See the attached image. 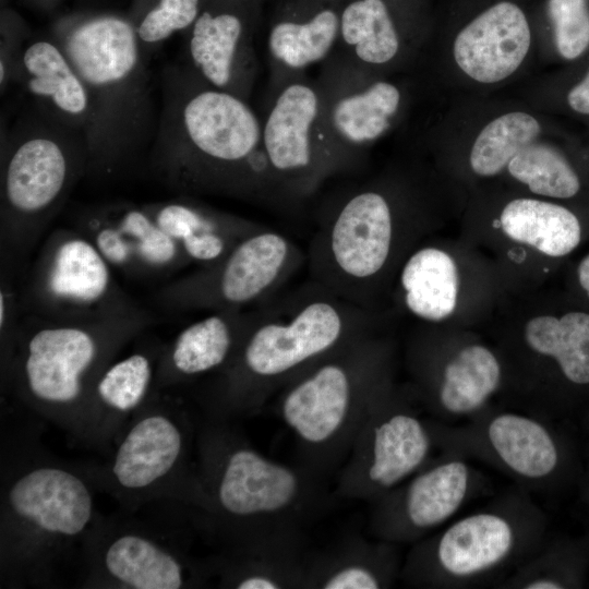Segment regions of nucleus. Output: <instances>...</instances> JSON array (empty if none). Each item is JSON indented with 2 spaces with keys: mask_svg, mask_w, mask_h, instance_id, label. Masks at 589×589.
Wrapping results in <instances>:
<instances>
[{
  "mask_svg": "<svg viewBox=\"0 0 589 589\" xmlns=\"http://www.w3.org/2000/svg\"><path fill=\"white\" fill-rule=\"evenodd\" d=\"M152 163L184 192L278 199L262 147L261 118L245 100L211 86L188 65L164 73Z\"/></svg>",
  "mask_w": 589,
  "mask_h": 589,
  "instance_id": "1",
  "label": "nucleus"
},
{
  "mask_svg": "<svg viewBox=\"0 0 589 589\" xmlns=\"http://www.w3.org/2000/svg\"><path fill=\"white\" fill-rule=\"evenodd\" d=\"M366 333L368 310L313 281L263 303L233 358L216 373V414L257 413L299 374Z\"/></svg>",
  "mask_w": 589,
  "mask_h": 589,
  "instance_id": "2",
  "label": "nucleus"
},
{
  "mask_svg": "<svg viewBox=\"0 0 589 589\" xmlns=\"http://www.w3.org/2000/svg\"><path fill=\"white\" fill-rule=\"evenodd\" d=\"M200 454L199 507L229 543L305 532L337 498L329 479L265 456L217 414Z\"/></svg>",
  "mask_w": 589,
  "mask_h": 589,
  "instance_id": "3",
  "label": "nucleus"
},
{
  "mask_svg": "<svg viewBox=\"0 0 589 589\" xmlns=\"http://www.w3.org/2000/svg\"><path fill=\"white\" fill-rule=\"evenodd\" d=\"M55 40L83 80L92 106L87 170L110 175L153 135L151 77L133 24L99 15L58 31Z\"/></svg>",
  "mask_w": 589,
  "mask_h": 589,
  "instance_id": "4",
  "label": "nucleus"
},
{
  "mask_svg": "<svg viewBox=\"0 0 589 589\" xmlns=\"http://www.w3.org/2000/svg\"><path fill=\"white\" fill-rule=\"evenodd\" d=\"M393 387L388 348L366 333L299 374L275 395L298 462L329 479L371 411Z\"/></svg>",
  "mask_w": 589,
  "mask_h": 589,
  "instance_id": "5",
  "label": "nucleus"
},
{
  "mask_svg": "<svg viewBox=\"0 0 589 589\" xmlns=\"http://www.w3.org/2000/svg\"><path fill=\"white\" fill-rule=\"evenodd\" d=\"M549 519L520 488L411 544L399 581L424 589L495 588L548 538Z\"/></svg>",
  "mask_w": 589,
  "mask_h": 589,
  "instance_id": "6",
  "label": "nucleus"
},
{
  "mask_svg": "<svg viewBox=\"0 0 589 589\" xmlns=\"http://www.w3.org/2000/svg\"><path fill=\"white\" fill-rule=\"evenodd\" d=\"M152 316L136 308L89 320H52L29 314L15 336L14 375L22 395L39 409L89 410L103 370Z\"/></svg>",
  "mask_w": 589,
  "mask_h": 589,
  "instance_id": "7",
  "label": "nucleus"
},
{
  "mask_svg": "<svg viewBox=\"0 0 589 589\" xmlns=\"http://www.w3.org/2000/svg\"><path fill=\"white\" fill-rule=\"evenodd\" d=\"M79 134L41 115L10 134L1 156V242L32 245L87 170Z\"/></svg>",
  "mask_w": 589,
  "mask_h": 589,
  "instance_id": "8",
  "label": "nucleus"
},
{
  "mask_svg": "<svg viewBox=\"0 0 589 589\" xmlns=\"http://www.w3.org/2000/svg\"><path fill=\"white\" fill-rule=\"evenodd\" d=\"M433 430L440 452L483 462L530 493L556 492L582 473L572 441L540 417L486 407L459 423L433 418Z\"/></svg>",
  "mask_w": 589,
  "mask_h": 589,
  "instance_id": "9",
  "label": "nucleus"
},
{
  "mask_svg": "<svg viewBox=\"0 0 589 589\" xmlns=\"http://www.w3.org/2000/svg\"><path fill=\"white\" fill-rule=\"evenodd\" d=\"M396 221L387 196L352 189L325 214L311 239V281L362 309L392 260Z\"/></svg>",
  "mask_w": 589,
  "mask_h": 589,
  "instance_id": "10",
  "label": "nucleus"
},
{
  "mask_svg": "<svg viewBox=\"0 0 589 589\" xmlns=\"http://www.w3.org/2000/svg\"><path fill=\"white\" fill-rule=\"evenodd\" d=\"M304 260L294 241L265 226L242 239L218 262L163 287L156 300L173 311L260 306L273 298Z\"/></svg>",
  "mask_w": 589,
  "mask_h": 589,
  "instance_id": "11",
  "label": "nucleus"
},
{
  "mask_svg": "<svg viewBox=\"0 0 589 589\" xmlns=\"http://www.w3.org/2000/svg\"><path fill=\"white\" fill-rule=\"evenodd\" d=\"M440 453L433 418L392 387L361 426L336 474L337 498L372 503Z\"/></svg>",
  "mask_w": 589,
  "mask_h": 589,
  "instance_id": "12",
  "label": "nucleus"
},
{
  "mask_svg": "<svg viewBox=\"0 0 589 589\" xmlns=\"http://www.w3.org/2000/svg\"><path fill=\"white\" fill-rule=\"evenodd\" d=\"M261 124L262 147L280 200L308 196L348 168L326 129L318 85L302 74L276 85Z\"/></svg>",
  "mask_w": 589,
  "mask_h": 589,
  "instance_id": "13",
  "label": "nucleus"
},
{
  "mask_svg": "<svg viewBox=\"0 0 589 589\" xmlns=\"http://www.w3.org/2000/svg\"><path fill=\"white\" fill-rule=\"evenodd\" d=\"M26 304L29 314L52 320L99 318L137 308L80 229H58L45 241L29 277Z\"/></svg>",
  "mask_w": 589,
  "mask_h": 589,
  "instance_id": "14",
  "label": "nucleus"
},
{
  "mask_svg": "<svg viewBox=\"0 0 589 589\" xmlns=\"http://www.w3.org/2000/svg\"><path fill=\"white\" fill-rule=\"evenodd\" d=\"M488 486V478L470 459L440 452L406 481L370 503L369 529L376 539L412 544L449 522Z\"/></svg>",
  "mask_w": 589,
  "mask_h": 589,
  "instance_id": "15",
  "label": "nucleus"
},
{
  "mask_svg": "<svg viewBox=\"0 0 589 589\" xmlns=\"http://www.w3.org/2000/svg\"><path fill=\"white\" fill-rule=\"evenodd\" d=\"M366 70L339 52L325 61L316 82L326 129L348 167L354 164L360 148L386 133L401 104L396 85L368 80Z\"/></svg>",
  "mask_w": 589,
  "mask_h": 589,
  "instance_id": "16",
  "label": "nucleus"
},
{
  "mask_svg": "<svg viewBox=\"0 0 589 589\" xmlns=\"http://www.w3.org/2000/svg\"><path fill=\"white\" fill-rule=\"evenodd\" d=\"M262 0H211L189 29L188 67L213 87L249 100L257 74L253 33Z\"/></svg>",
  "mask_w": 589,
  "mask_h": 589,
  "instance_id": "17",
  "label": "nucleus"
},
{
  "mask_svg": "<svg viewBox=\"0 0 589 589\" xmlns=\"http://www.w3.org/2000/svg\"><path fill=\"white\" fill-rule=\"evenodd\" d=\"M77 229L112 268L129 276L154 277L190 264L157 225L147 204L116 203L93 208L82 216Z\"/></svg>",
  "mask_w": 589,
  "mask_h": 589,
  "instance_id": "18",
  "label": "nucleus"
},
{
  "mask_svg": "<svg viewBox=\"0 0 589 589\" xmlns=\"http://www.w3.org/2000/svg\"><path fill=\"white\" fill-rule=\"evenodd\" d=\"M5 506L15 524L50 539L80 536L94 513L85 481L55 465H39L17 476L8 490Z\"/></svg>",
  "mask_w": 589,
  "mask_h": 589,
  "instance_id": "19",
  "label": "nucleus"
},
{
  "mask_svg": "<svg viewBox=\"0 0 589 589\" xmlns=\"http://www.w3.org/2000/svg\"><path fill=\"white\" fill-rule=\"evenodd\" d=\"M416 366L426 411L448 424L468 420L486 408L503 380L497 356L480 344L461 346L438 363L424 359Z\"/></svg>",
  "mask_w": 589,
  "mask_h": 589,
  "instance_id": "20",
  "label": "nucleus"
},
{
  "mask_svg": "<svg viewBox=\"0 0 589 589\" xmlns=\"http://www.w3.org/2000/svg\"><path fill=\"white\" fill-rule=\"evenodd\" d=\"M344 3L285 0L275 12L267 49L275 86L326 61L338 47Z\"/></svg>",
  "mask_w": 589,
  "mask_h": 589,
  "instance_id": "21",
  "label": "nucleus"
},
{
  "mask_svg": "<svg viewBox=\"0 0 589 589\" xmlns=\"http://www.w3.org/2000/svg\"><path fill=\"white\" fill-rule=\"evenodd\" d=\"M14 74L39 115L84 140L92 123L87 88L55 39H38L20 50Z\"/></svg>",
  "mask_w": 589,
  "mask_h": 589,
  "instance_id": "22",
  "label": "nucleus"
},
{
  "mask_svg": "<svg viewBox=\"0 0 589 589\" xmlns=\"http://www.w3.org/2000/svg\"><path fill=\"white\" fill-rule=\"evenodd\" d=\"M531 43L530 27L522 10L502 1L483 11L456 36L454 58L472 80L496 83L522 63Z\"/></svg>",
  "mask_w": 589,
  "mask_h": 589,
  "instance_id": "23",
  "label": "nucleus"
},
{
  "mask_svg": "<svg viewBox=\"0 0 589 589\" xmlns=\"http://www.w3.org/2000/svg\"><path fill=\"white\" fill-rule=\"evenodd\" d=\"M187 448L188 436L179 420L149 411L120 441L111 461V478L125 491L152 489L179 468Z\"/></svg>",
  "mask_w": 589,
  "mask_h": 589,
  "instance_id": "24",
  "label": "nucleus"
},
{
  "mask_svg": "<svg viewBox=\"0 0 589 589\" xmlns=\"http://www.w3.org/2000/svg\"><path fill=\"white\" fill-rule=\"evenodd\" d=\"M254 310L212 311L179 332L158 362L156 380L178 383L218 373L236 354Z\"/></svg>",
  "mask_w": 589,
  "mask_h": 589,
  "instance_id": "25",
  "label": "nucleus"
},
{
  "mask_svg": "<svg viewBox=\"0 0 589 589\" xmlns=\"http://www.w3.org/2000/svg\"><path fill=\"white\" fill-rule=\"evenodd\" d=\"M155 221L200 267L225 257L242 239L265 227L189 199L147 204Z\"/></svg>",
  "mask_w": 589,
  "mask_h": 589,
  "instance_id": "26",
  "label": "nucleus"
},
{
  "mask_svg": "<svg viewBox=\"0 0 589 589\" xmlns=\"http://www.w3.org/2000/svg\"><path fill=\"white\" fill-rule=\"evenodd\" d=\"M311 550L305 532L230 543L220 584L236 589H304Z\"/></svg>",
  "mask_w": 589,
  "mask_h": 589,
  "instance_id": "27",
  "label": "nucleus"
},
{
  "mask_svg": "<svg viewBox=\"0 0 589 589\" xmlns=\"http://www.w3.org/2000/svg\"><path fill=\"white\" fill-rule=\"evenodd\" d=\"M398 544L359 536L311 551L304 589H385L399 581Z\"/></svg>",
  "mask_w": 589,
  "mask_h": 589,
  "instance_id": "28",
  "label": "nucleus"
},
{
  "mask_svg": "<svg viewBox=\"0 0 589 589\" xmlns=\"http://www.w3.org/2000/svg\"><path fill=\"white\" fill-rule=\"evenodd\" d=\"M101 562L115 582L133 589H179L202 578L180 557L139 533L115 537L106 545Z\"/></svg>",
  "mask_w": 589,
  "mask_h": 589,
  "instance_id": "29",
  "label": "nucleus"
},
{
  "mask_svg": "<svg viewBox=\"0 0 589 589\" xmlns=\"http://www.w3.org/2000/svg\"><path fill=\"white\" fill-rule=\"evenodd\" d=\"M524 341L531 353L551 361L566 393L589 392V312L536 316L525 325Z\"/></svg>",
  "mask_w": 589,
  "mask_h": 589,
  "instance_id": "30",
  "label": "nucleus"
},
{
  "mask_svg": "<svg viewBox=\"0 0 589 589\" xmlns=\"http://www.w3.org/2000/svg\"><path fill=\"white\" fill-rule=\"evenodd\" d=\"M500 221L507 237L551 257L572 253L584 235L579 218L570 209L534 199L510 201L503 208Z\"/></svg>",
  "mask_w": 589,
  "mask_h": 589,
  "instance_id": "31",
  "label": "nucleus"
},
{
  "mask_svg": "<svg viewBox=\"0 0 589 589\" xmlns=\"http://www.w3.org/2000/svg\"><path fill=\"white\" fill-rule=\"evenodd\" d=\"M399 283L405 306L422 320H445L456 308L458 269L454 259L441 249L414 251L402 265Z\"/></svg>",
  "mask_w": 589,
  "mask_h": 589,
  "instance_id": "32",
  "label": "nucleus"
},
{
  "mask_svg": "<svg viewBox=\"0 0 589 589\" xmlns=\"http://www.w3.org/2000/svg\"><path fill=\"white\" fill-rule=\"evenodd\" d=\"M400 46V32L386 0H349L342 4L340 52L370 69L390 63Z\"/></svg>",
  "mask_w": 589,
  "mask_h": 589,
  "instance_id": "33",
  "label": "nucleus"
},
{
  "mask_svg": "<svg viewBox=\"0 0 589 589\" xmlns=\"http://www.w3.org/2000/svg\"><path fill=\"white\" fill-rule=\"evenodd\" d=\"M589 574L585 539L560 536L544 542L497 589H578Z\"/></svg>",
  "mask_w": 589,
  "mask_h": 589,
  "instance_id": "34",
  "label": "nucleus"
},
{
  "mask_svg": "<svg viewBox=\"0 0 589 589\" xmlns=\"http://www.w3.org/2000/svg\"><path fill=\"white\" fill-rule=\"evenodd\" d=\"M157 366L154 357L144 351L112 360L94 385L89 409L107 410L115 414L136 409L153 387Z\"/></svg>",
  "mask_w": 589,
  "mask_h": 589,
  "instance_id": "35",
  "label": "nucleus"
},
{
  "mask_svg": "<svg viewBox=\"0 0 589 589\" xmlns=\"http://www.w3.org/2000/svg\"><path fill=\"white\" fill-rule=\"evenodd\" d=\"M538 120L521 111L503 115L486 124L477 136L471 152L470 166L479 176L500 173L525 147L538 137Z\"/></svg>",
  "mask_w": 589,
  "mask_h": 589,
  "instance_id": "36",
  "label": "nucleus"
},
{
  "mask_svg": "<svg viewBox=\"0 0 589 589\" xmlns=\"http://www.w3.org/2000/svg\"><path fill=\"white\" fill-rule=\"evenodd\" d=\"M512 177L536 194L570 199L580 190V180L567 159L553 147L532 143L507 165Z\"/></svg>",
  "mask_w": 589,
  "mask_h": 589,
  "instance_id": "37",
  "label": "nucleus"
},
{
  "mask_svg": "<svg viewBox=\"0 0 589 589\" xmlns=\"http://www.w3.org/2000/svg\"><path fill=\"white\" fill-rule=\"evenodd\" d=\"M202 0H157L136 24V36L145 51L175 33L190 29L202 9Z\"/></svg>",
  "mask_w": 589,
  "mask_h": 589,
  "instance_id": "38",
  "label": "nucleus"
},
{
  "mask_svg": "<svg viewBox=\"0 0 589 589\" xmlns=\"http://www.w3.org/2000/svg\"><path fill=\"white\" fill-rule=\"evenodd\" d=\"M548 11L560 55L567 60L578 58L589 46L587 0H549Z\"/></svg>",
  "mask_w": 589,
  "mask_h": 589,
  "instance_id": "39",
  "label": "nucleus"
},
{
  "mask_svg": "<svg viewBox=\"0 0 589 589\" xmlns=\"http://www.w3.org/2000/svg\"><path fill=\"white\" fill-rule=\"evenodd\" d=\"M567 101L573 110L589 115V71L584 80L570 89Z\"/></svg>",
  "mask_w": 589,
  "mask_h": 589,
  "instance_id": "40",
  "label": "nucleus"
},
{
  "mask_svg": "<svg viewBox=\"0 0 589 589\" xmlns=\"http://www.w3.org/2000/svg\"><path fill=\"white\" fill-rule=\"evenodd\" d=\"M576 277L581 291L589 299V253H587L578 263Z\"/></svg>",
  "mask_w": 589,
  "mask_h": 589,
  "instance_id": "41",
  "label": "nucleus"
},
{
  "mask_svg": "<svg viewBox=\"0 0 589 589\" xmlns=\"http://www.w3.org/2000/svg\"><path fill=\"white\" fill-rule=\"evenodd\" d=\"M580 494L584 502L589 506V467L580 477Z\"/></svg>",
  "mask_w": 589,
  "mask_h": 589,
  "instance_id": "42",
  "label": "nucleus"
},
{
  "mask_svg": "<svg viewBox=\"0 0 589 589\" xmlns=\"http://www.w3.org/2000/svg\"><path fill=\"white\" fill-rule=\"evenodd\" d=\"M330 1L339 2V3H345V2H347V1H349V0H330Z\"/></svg>",
  "mask_w": 589,
  "mask_h": 589,
  "instance_id": "43",
  "label": "nucleus"
},
{
  "mask_svg": "<svg viewBox=\"0 0 589 589\" xmlns=\"http://www.w3.org/2000/svg\"><path fill=\"white\" fill-rule=\"evenodd\" d=\"M587 545H588V549H589V537L585 539Z\"/></svg>",
  "mask_w": 589,
  "mask_h": 589,
  "instance_id": "44",
  "label": "nucleus"
},
{
  "mask_svg": "<svg viewBox=\"0 0 589 589\" xmlns=\"http://www.w3.org/2000/svg\"><path fill=\"white\" fill-rule=\"evenodd\" d=\"M586 419H587V424H588V428H589V413H588V417Z\"/></svg>",
  "mask_w": 589,
  "mask_h": 589,
  "instance_id": "45",
  "label": "nucleus"
}]
</instances>
